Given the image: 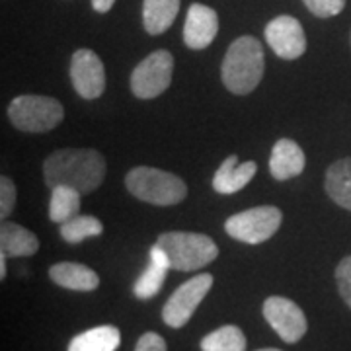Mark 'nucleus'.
I'll use <instances>...</instances> for the list:
<instances>
[{
  "label": "nucleus",
  "mask_w": 351,
  "mask_h": 351,
  "mask_svg": "<svg viewBox=\"0 0 351 351\" xmlns=\"http://www.w3.org/2000/svg\"><path fill=\"white\" fill-rule=\"evenodd\" d=\"M336 283L339 297L351 308V256H346L336 267Z\"/></svg>",
  "instance_id": "b1692460"
},
{
  "label": "nucleus",
  "mask_w": 351,
  "mask_h": 351,
  "mask_svg": "<svg viewBox=\"0 0 351 351\" xmlns=\"http://www.w3.org/2000/svg\"><path fill=\"white\" fill-rule=\"evenodd\" d=\"M219 32V16L205 4H191L184 24V43L189 49L201 51L209 47Z\"/></svg>",
  "instance_id": "f8f14e48"
},
{
  "label": "nucleus",
  "mask_w": 351,
  "mask_h": 351,
  "mask_svg": "<svg viewBox=\"0 0 351 351\" xmlns=\"http://www.w3.org/2000/svg\"><path fill=\"white\" fill-rule=\"evenodd\" d=\"M80 199L82 193L71 186H55L51 188L49 219L57 225H63L73 217L80 215Z\"/></svg>",
  "instance_id": "412c9836"
},
{
  "label": "nucleus",
  "mask_w": 351,
  "mask_h": 351,
  "mask_svg": "<svg viewBox=\"0 0 351 351\" xmlns=\"http://www.w3.org/2000/svg\"><path fill=\"white\" fill-rule=\"evenodd\" d=\"M201 351H246V336L239 326L226 324L201 339Z\"/></svg>",
  "instance_id": "4be33fe9"
},
{
  "label": "nucleus",
  "mask_w": 351,
  "mask_h": 351,
  "mask_svg": "<svg viewBox=\"0 0 351 351\" xmlns=\"http://www.w3.org/2000/svg\"><path fill=\"white\" fill-rule=\"evenodd\" d=\"M121 343V332L119 328L96 326L90 328L86 332L78 334L71 339L66 351H115Z\"/></svg>",
  "instance_id": "6ab92c4d"
},
{
  "label": "nucleus",
  "mask_w": 351,
  "mask_h": 351,
  "mask_svg": "<svg viewBox=\"0 0 351 351\" xmlns=\"http://www.w3.org/2000/svg\"><path fill=\"white\" fill-rule=\"evenodd\" d=\"M263 318L277 332V336L287 341L297 343L306 334L308 322L297 302L285 297H269L263 302Z\"/></svg>",
  "instance_id": "1a4fd4ad"
},
{
  "label": "nucleus",
  "mask_w": 351,
  "mask_h": 351,
  "mask_svg": "<svg viewBox=\"0 0 351 351\" xmlns=\"http://www.w3.org/2000/svg\"><path fill=\"white\" fill-rule=\"evenodd\" d=\"M135 351H168V348L162 336H158L156 332H147L138 338Z\"/></svg>",
  "instance_id": "bb28decb"
},
{
  "label": "nucleus",
  "mask_w": 351,
  "mask_h": 351,
  "mask_svg": "<svg viewBox=\"0 0 351 351\" xmlns=\"http://www.w3.org/2000/svg\"><path fill=\"white\" fill-rule=\"evenodd\" d=\"M6 258H8V256L0 252V279L6 277Z\"/></svg>",
  "instance_id": "c85d7f7f"
},
{
  "label": "nucleus",
  "mask_w": 351,
  "mask_h": 351,
  "mask_svg": "<svg viewBox=\"0 0 351 351\" xmlns=\"http://www.w3.org/2000/svg\"><path fill=\"white\" fill-rule=\"evenodd\" d=\"M49 277L55 285L71 291H94L100 285V277L94 269H90L84 263L61 262L49 267Z\"/></svg>",
  "instance_id": "dca6fc26"
},
{
  "label": "nucleus",
  "mask_w": 351,
  "mask_h": 351,
  "mask_svg": "<svg viewBox=\"0 0 351 351\" xmlns=\"http://www.w3.org/2000/svg\"><path fill=\"white\" fill-rule=\"evenodd\" d=\"M306 158L302 149L291 138H279L274 145L271 158H269V172L271 176L283 182L289 178H295L304 170Z\"/></svg>",
  "instance_id": "4468645a"
},
{
  "label": "nucleus",
  "mask_w": 351,
  "mask_h": 351,
  "mask_svg": "<svg viewBox=\"0 0 351 351\" xmlns=\"http://www.w3.org/2000/svg\"><path fill=\"white\" fill-rule=\"evenodd\" d=\"M180 12V0H145L143 2V24L151 36H160L174 24Z\"/></svg>",
  "instance_id": "aec40b11"
},
{
  "label": "nucleus",
  "mask_w": 351,
  "mask_h": 351,
  "mask_svg": "<svg viewBox=\"0 0 351 351\" xmlns=\"http://www.w3.org/2000/svg\"><path fill=\"white\" fill-rule=\"evenodd\" d=\"M71 82L84 100H96L106 90V69L92 49H78L71 61Z\"/></svg>",
  "instance_id": "9d476101"
},
{
  "label": "nucleus",
  "mask_w": 351,
  "mask_h": 351,
  "mask_svg": "<svg viewBox=\"0 0 351 351\" xmlns=\"http://www.w3.org/2000/svg\"><path fill=\"white\" fill-rule=\"evenodd\" d=\"M302 2L318 18L338 16L343 10V6H346V0H302Z\"/></svg>",
  "instance_id": "a878e982"
},
{
  "label": "nucleus",
  "mask_w": 351,
  "mask_h": 351,
  "mask_svg": "<svg viewBox=\"0 0 351 351\" xmlns=\"http://www.w3.org/2000/svg\"><path fill=\"white\" fill-rule=\"evenodd\" d=\"M213 287L211 274H199L191 277L186 283H182L170 295L162 308V320L170 328H184L189 318L197 311L201 301L207 297V293Z\"/></svg>",
  "instance_id": "6e6552de"
},
{
  "label": "nucleus",
  "mask_w": 351,
  "mask_h": 351,
  "mask_svg": "<svg viewBox=\"0 0 351 351\" xmlns=\"http://www.w3.org/2000/svg\"><path fill=\"white\" fill-rule=\"evenodd\" d=\"M283 213L274 205L252 207L248 211L228 217L225 223L226 234L230 239L246 242V244H262L269 240L281 226Z\"/></svg>",
  "instance_id": "423d86ee"
},
{
  "label": "nucleus",
  "mask_w": 351,
  "mask_h": 351,
  "mask_svg": "<svg viewBox=\"0 0 351 351\" xmlns=\"http://www.w3.org/2000/svg\"><path fill=\"white\" fill-rule=\"evenodd\" d=\"M258 351H281V350H276V348H265V350H258Z\"/></svg>",
  "instance_id": "c756f323"
},
{
  "label": "nucleus",
  "mask_w": 351,
  "mask_h": 351,
  "mask_svg": "<svg viewBox=\"0 0 351 351\" xmlns=\"http://www.w3.org/2000/svg\"><path fill=\"white\" fill-rule=\"evenodd\" d=\"M125 186L133 197L158 207L178 205L188 195V186L180 176L151 166H137L129 170L125 176Z\"/></svg>",
  "instance_id": "7ed1b4c3"
},
{
  "label": "nucleus",
  "mask_w": 351,
  "mask_h": 351,
  "mask_svg": "<svg viewBox=\"0 0 351 351\" xmlns=\"http://www.w3.org/2000/svg\"><path fill=\"white\" fill-rule=\"evenodd\" d=\"M39 250L38 237L24 226L10 223L8 219L0 225V252L8 258L34 256Z\"/></svg>",
  "instance_id": "f3484780"
},
{
  "label": "nucleus",
  "mask_w": 351,
  "mask_h": 351,
  "mask_svg": "<svg viewBox=\"0 0 351 351\" xmlns=\"http://www.w3.org/2000/svg\"><path fill=\"white\" fill-rule=\"evenodd\" d=\"M113 4H115V0H92V6H94V10L100 14L110 12Z\"/></svg>",
  "instance_id": "cd10ccee"
},
{
  "label": "nucleus",
  "mask_w": 351,
  "mask_h": 351,
  "mask_svg": "<svg viewBox=\"0 0 351 351\" xmlns=\"http://www.w3.org/2000/svg\"><path fill=\"white\" fill-rule=\"evenodd\" d=\"M61 101L49 96H18L8 106V119L25 133H47L63 121Z\"/></svg>",
  "instance_id": "39448f33"
},
{
  "label": "nucleus",
  "mask_w": 351,
  "mask_h": 351,
  "mask_svg": "<svg viewBox=\"0 0 351 351\" xmlns=\"http://www.w3.org/2000/svg\"><path fill=\"white\" fill-rule=\"evenodd\" d=\"M59 232L63 237L64 242L69 244H80L86 239L100 237L104 232V225L96 217L92 215H76L71 221H66L63 225H59Z\"/></svg>",
  "instance_id": "5701e85b"
},
{
  "label": "nucleus",
  "mask_w": 351,
  "mask_h": 351,
  "mask_svg": "<svg viewBox=\"0 0 351 351\" xmlns=\"http://www.w3.org/2000/svg\"><path fill=\"white\" fill-rule=\"evenodd\" d=\"M170 267V260L168 254L154 242V246L149 252V267L138 276V279L133 285V293L141 301L152 299L154 295H158V291L162 289L166 276H168Z\"/></svg>",
  "instance_id": "ddd939ff"
},
{
  "label": "nucleus",
  "mask_w": 351,
  "mask_h": 351,
  "mask_svg": "<svg viewBox=\"0 0 351 351\" xmlns=\"http://www.w3.org/2000/svg\"><path fill=\"white\" fill-rule=\"evenodd\" d=\"M265 41L281 59H299L306 51V36L301 22L293 16H277L265 25Z\"/></svg>",
  "instance_id": "9b49d317"
},
{
  "label": "nucleus",
  "mask_w": 351,
  "mask_h": 351,
  "mask_svg": "<svg viewBox=\"0 0 351 351\" xmlns=\"http://www.w3.org/2000/svg\"><path fill=\"white\" fill-rule=\"evenodd\" d=\"M156 244L168 254L170 267L176 271H195L219 256L213 239L199 232H164L156 239Z\"/></svg>",
  "instance_id": "20e7f679"
},
{
  "label": "nucleus",
  "mask_w": 351,
  "mask_h": 351,
  "mask_svg": "<svg viewBox=\"0 0 351 351\" xmlns=\"http://www.w3.org/2000/svg\"><path fill=\"white\" fill-rule=\"evenodd\" d=\"M106 178V160L94 149H61L43 162V180L49 188L71 186L82 195L100 188Z\"/></svg>",
  "instance_id": "f257e3e1"
},
{
  "label": "nucleus",
  "mask_w": 351,
  "mask_h": 351,
  "mask_svg": "<svg viewBox=\"0 0 351 351\" xmlns=\"http://www.w3.org/2000/svg\"><path fill=\"white\" fill-rule=\"evenodd\" d=\"M350 43H351V34H350Z\"/></svg>",
  "instance_id": "7c9ffc66"
},
{
  "label": "nucleus",
  "mask_w": 351,
  "mask_h": 351,
  "mask_svg": "<svg viewBox=\"0 0 351 351\" xmlns=\"http://www.w3.org/2000/svg\"><path fill=\"white\" fill-rule=\"evenodd\" d=\"M256 170H258L256 162L248 160V162L239 164L237 154H230L219 166V170L215 172L213 189L217 193H223V195L237 193L242 188H246V184L256 176Z\"/></svg>",
  "instance_id": "2eb2a0df"
},
{
  "label": "nucleus",
  "mask_w": 351,
  "mask_h": 351,
  "mask_svg": "<svg viewBox=\"0 0 351 351\" xmlns=\"http://www.w3.org/2000/svg\"><path fill=\"white\" fill-rule=\"evenodd\" d=\"M16 205V186L8 176L0 178V217L6 221Z\"/></svg>",
  "instance_id": "393cba45"
},
{
  "label": "nucleus",
  "mask_w": 351,
  "mask_h": 351,
  "mask_svg": "<svg viewBox=\"0 0 351 351\" xmlns=\"http://www.w3.org/2000/svg\"><path fill=\"white\" fill-rule=\"evenodd\" d=\"M174 57L166 49H158L145 57L131 75V90L141 100H152L164 94L172 82Z\"/></svg>",
  "instance_id": "0eeeda50"
},
{
  "label": "nucleus",
  "mask_w": 351,
  "mask_h": 351,
  "mask_svg": "<svg viewBox=\"0 0 351 351\" xmlns=\"http://www.w3.org/2000/svg\"><path fill=\"white\" fill-rule=\"evenodd\" d=\"M324 188L328 197L336 205L351 211V156L336 160L328 168Z\"/></svg>",
  "instance_id": "a211bd4d"
},
{
  "label": "nucleus",
  "mask_w": 351,
  "mask_h": 351,
  "mask_svg": "<svg viewBox=\"0 0 351 351\" xmlns=\"http://www.w3.org/2000/svg\"><path fill=\"white\" fill-rule=\"evenodd\" d=\"M263 49L260 41L252 36H242L230 43L226 51L221 78L226 90L237 96H246L262 82L263 78Z\"/></svg>",
  "instance_id": "f03ea898"
}]
</instances>
